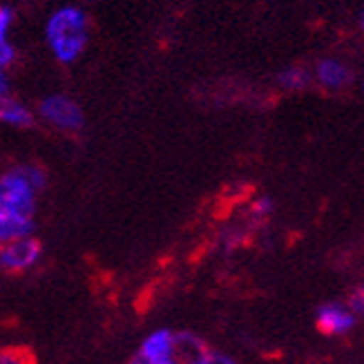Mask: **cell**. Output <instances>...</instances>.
<instances>
[{
    "mask_svg": "<svg viewBox=\"0 0 364 364\" xmlns=\"http://www.w3.org/2000/svg\"><path fill=\"white\" fill-rule=\"evenodd\" d=\"M170 342H172V331L168 328H159L150 333L141 349L136 353V358L146 360L150 364H170Z\"/></svg>",
    "mask_w": 364,
    "mask_h": 364,
    "instance_id": "cell-7",
    "label": "cell"
},
{
    "mask_svg": "<svg viewBox=\"0 0 364 364\" xmlns=\"http://www.w3.org/2000/svg\"><path fill=\"white\" fill-rule=\"evenodd\" d=\"M199 364H237L230 355L226 353H219V351H208V355H205Z\"/></svg>",
    "mask_w": 364,
    "mask_h": 364,
    "instance_id": "cell-16",
    "label": "cell"
},
{
    "mask_svg": "<svg viewBox=\"0 0 364 364\" xmlns=\"http://www.w3.org/2000/svg\"><path fill=\"white\" fill-rule=\"evenodd\" d=\"M252 213H255L257 217H268L273 213V203L268 199H259V201L252 203Z\"/></svg>",
    "mask_w": 364,
    "mask_h": 364,
    "instance_id": "cell-17",
    "label": "cell"
},
{
    "mask_svg": "<svg viewBox=\"0 0 364 364\" xmlns=\"http://www.w3.org/2000/svg\"><path fill=\"white\" fill-rule=\"evenodd\" d=\"M318 78L322 85H326L331 90H340L351 81V74L338 60H322L318 65Z\"/></svg>",
    "mask_w": 364,
    "mask_h": 364,
    "instance_id": "cell-9",
    "label": "cell"
},
{
    "mask_svg": "<svg viewBox=\"0 0 364 364\" xmlns=\"http://www.w3.org/2000/svg\"><path fill=\"white\" fill-rule=\"evenodd\" d=\"M208 344L199 336L181 331V333H172L170 342V364H199L208 355Z\"/></svg>",
    "mask_w": 364,
    "mask_h": 364,
    "instance_id": "cell-6",
    "label": "cell"
},
{
    "mask_svg": "<svg viewBox=\"0 0 364 364\" xmlns=\"http://www.w3.org/2000/svg\"><path fill=\"white\" fill-rule=\"evenodd\" d=\"M0 121L16 125V128H29L34 123V117H31V112L25 105L16 103L7 97H0Z\"/></svg>",
    "mask_w": 364,
    "mask_h": 364,
    "instance_id": "cell-10",
    "label": "cell"
},
{
    "mask_svg": "<svg viewBox=\"0 0 364 364\" xmlns=\"http://www.w3.org/2000/svg\"><path fill=\"white\" fill-rule=\"evenodd\" d=\"M18 170H21V175L27 179V183L36 190V193H41V190L45 188L47 177H45V172L41 168H36V166H18Z\"/></svg>",
    "mask_w": 364,
    "mask_h": 364,
    "instance_id": "cell-14",
    "label": "cell"
},
{
    "mask_svg": "<svg viewBox=\"0 0 364 364\" xmlns=\"http://www.w3.org/2000/svg\"><path fill=\"white\" fill-rule=\"evenodd\" d=\"M11 23V11L9 9H0V68L11 63L14 58V47L7 41V29Z\"/></svg>",
    "mask_w": 364,
    "mask_h": 364,
    "instance_id": "cell-11",
    "label": "cell"
},
{
    "mask_svg": "<svg viewBox=\"0 0 364 364\" xmlns=\"http://www.w3.org/2000/svg\"><path fill=\"white\" fill-rule=\"evenodd\" d=\"M344 304L349 306V311L355 315V318H358V315H362V309H364V293H362V287H360V289H355V291L349 295V299H346Z\"/></svg>",
    "mask_w": 364,
    "mask_h": 364,
    "instance_id": "cell-15",
    "label": "cell"
},
{
    "mask_svg": "<svg viewBox=\"0 0 364 364\" xmlns=\"http://www.w3.org/2000/svg\"><path fill=\"white\" fill-rule=\"evenodd\" d=\"M279 83L284 87H289V90H302L309 83V74L304 70L293 68V70H287V72L279 74Z\"/></svg>",
    "mask_w": 364,
    "mask_h": 364,
    "instance_id": "cell-13",
    "label": "cell"
},
{
    "mask_svg": "<svg viewBox=\"0 0 364 364\" xmlns=\"http://www.w3.org/2000/svg\"><path fill=\"white\" fill-rule=\"evenodd\" d=\"M41 114L45 121L56 125V128L70 130V132L81 130L83 123H85L83 109L68 97H47L41 103Z\"/></svg>",
    "mask_w": 364,
    "mask_h": 364,
    "instance_id": "cell-4",
    "label": "cell"
},
{
    "mask_svg": "<svg viewBox=\"0 0 364 364\" xmlns=\"http://www.w3.org/2000/svg\"><path fill=\"white\" fill-rule=\"evenodd\" d=\"M43 255V244L34 235L18 237L0 244V271L5 273H23L29 271Z\"/></svg>",
    "mask_w": 364,
    "mask_h": 364,
    "instance_id": "cell-3",
    "label": "cell"
},
{
    "mask_svg": "<svg viewBox=\"0 0 364 364\" xmlns=\"http://www.w3.org/2000/svg\"><path fill=\"white\" fill-rule=\"evenodd\" d=\"M0 364H36L34 355L21 346H0Z\"/></svg>",
    "mask_w": 364,
    "mask_h": 364,
    "instance_id": "cell-12",
    "label": "cell"
},
{
    "mask_svg": "<svg viewBox=\"0 0 364 364\" xmlns=\"http://www.w3.org/2000/svg\"><path fill=\"white\" fill-rule=\"evenodd\" d=\"M7 87H9L7 76L3 74V70H0V97H7Z\"/></svg>",
    "mask_w": 364,
    "mask_h": 364,
    "instance_id": "cell-18",
    "label": "cell"
},
{
    "mask_svg": "<svg viewBox=\"0 0 364 364\" xmlns=\"http://www.w3.org/2000/svg\"><path fill=\"white\" fill-rule=\"evenodd\" d=\"M31 232H34V221L16 217L5 205V201L0 199V244L18 240V237H27Z\"/></svg>",
    "mask_w": 364,
    "mask_h": 364,
    "instance_id": "cell-8",
    "label": "cell"
},
{
    "mask_svg": "<svg viewBox=\"0 0 364 364\" xmlns=\"http://www.w3.org/2000/svg\"><path fill=\"white\" fill-rule=\"evenodd\" d=\"M47 38H50V45L58 60L63 63L74 60L83 52L85 41H87L85 16L74 7H65L56 11L52 16L50 25H47Z\"/></svg>",
    "mask_w": 364,
    "mask_h": 364,
    "instance_id": "cell-1",
    "label": "cell"
},
{
    "mask_svg": "<svg viewBox=\"0 0 364 364\" xmlns=\"http://www.w3.org/2000/svg\"><path fill=\"white\" fill-rule=\"evenodd\" d=\"M36 190L27 183L18 168L7 170L0 175V199L7 208L21 219L34 221L36 215Z\"/></svg>",
    "mask_w": 364,
    "mask_h": 364,
    "instance_id": "cell-2",
    "label": "cell"
},
{
    "mask_svg": "<svg viewBox=\"0 0 364 364\" xmlns=\"http://www.w3.org/2000/svg\"><path fill=\"white\" fill-rule=\"evenodd\" d=\"M315 322L324 336H344L355 328L358 318L344 302H326L315 313Z\"/></svg>",
    "mask_w": 364,
    "mask_h": 364,
    "instance_id": "cell-5",
    "label": "cell"
}]
</instances>
